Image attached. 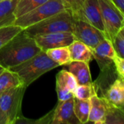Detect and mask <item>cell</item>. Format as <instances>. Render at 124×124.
<instances>
[{
  "label": "cell",
  "instance_id": "1",
  "mask_svg": "<svg viewBox=\"0 0 124 124\" xmlns=\"http://www.w3.org/2000/svg\"><path fill=\"white\" fill-rule=\"evenodd\" d=\"M41 49L23 29L0 48V65L9 69L33 57Z\"/></svg>",
  "mask_w": 124,
  "mask_h": 124
},
{
  "label": "cell",
  "instance_id": "2",
  "mask_svg": "<svg viewBox=\"0 0 124 124\" xmlns=\"http://www.w3.org/2000/svg\"><path fill=\"white\" fill-rule=\"evenodd\" d=\"M58 66L57 63L48 57L46 52L41 50L33 57L9 70L16 73L23 84L28 87L43 74Z\"/></svg>",
  "mask_w": 124,
  "mask_h": 124
},
{
  "label": "cell",
  "instance_id": "3",
  "mask_svg": "<svg viewBox=\"0 0 124 124\" xmlns=\"http://www.w3.org/2000/svg\"><path fill=\"white\" fill-rule=\"evenodd\" d=\"M26 88L23 84L0 93V124H14L20 119Z\"/></svg>",
  "mask_w": 124,
  "mask_h": 124
},
{
  "label": "cell",
  "instance_id": "4",
  "mask_svg": "<svg viewBox=\"0 0 124 124\" xmlns=\"http://www.w3.org/2000/svg\"><path fill=\"white\" fill-rule=\"evenodd\" d=\"M73 17L68 9H65L52 15L37 23L23 29L25 33L31 37L56 32L72 31Z\"/></svg>",
  "mask_w": 124,
  "mask_h": 124
},
{
  "label": "cell",
  "instance_id": "5",
  "mask_svg": "<svg viewBox=\"0 0 124 124\" xmlns=\"http://www.w3.org/2000/svg\"><path fill=\"white\" fill-rule=\"evenodd\" d=\"M65 9L66 7L62 0H47L26 14L15 18L13 25L24 29Z\"/></svg>",
  "mask_w": 124,
  "mask_h": 124
},
{
  "label": "cell",
  "instance_id": "6",
  "mask_svg": "<svg viewBox=\"0 0 124 124\" xmlns=\"http://www.w3.org/2000/svg\"><path fill=\"white\" fill-rule=\"evenodd\" d=\"M105 27V38L112 41L118 31L124 27V13L111 0H98Z\"/></svg>",
  "mask_w": 124,
  "mask_h": 124
},
{
  "label": "cell",
  "instance_id": "7",
  "mask_svg": "<svg viewBox=\"0 0 124 124\" xmlns=\"http://www.w3.org/2000/svg\"><path fill=\"white\" fill-rule=\"evenodd\" d=\"M71 33L73 34L76 40L81 41L92 49L101 41L106 39L101 31L87 22L79 19L73 18Z\"/></svg>",
  "mask_w": 124,
  "mask_h": 124
},
{
  "label": "cell",
  "instance_id": "8",
  "mask_svg": "<svg viewBox=\"0 0 124 124\" xmlns=\"http://www.w3.org/2000/svg\"><path fill=\"white\" fill-rule=\"evenodd\" d=\"M33 38L39 48L44 52L52 48L68 46L76 40L73 34L69 31L41 34Z\"/></svg>",
  "mask_w": 124,
  "mask_h": 124
},
{
  "label": "cell",
  "instance_id": "9",
  "mask_svg": "<svg viewBox=\"0 0 124 124\" xmlns=\"http://www.w3.org/2000/svg\"><path fill=\"white\" fill-rule=\"evenodd\" d=\"M93 58H94L102 71L106 70L113 63V58L116 53L110 41L107 39L101 41L92 49Z\"/></svg>",
  "mask_w": 124,
  "mask_h": 124
},
{
  "label": "cell",
  "instance_id": "10",
  "mask_svg": "<svg viewBox=\"0 0 124 124\" xmlns=\"http://www.w3.org/2000/svg\"><path fill=\"white\" fill-rule=\"evenodd\" d=\"M51 123L53 124H81L73 109V97L58 102Z\"/></svg>",
  "mask_w": 124,
  "mask_h": 124
},
{
  "label": "cell",
  "instance_id": "11",
  "mask_svg": "<svg viewBox=\"0 0 124 124\" xmlns=\"http://www.w3.org/2000/svg\"><path fill=\"white\" fill-rule=\"evenodd\" d=\"M81 20L94 26L105 34V27L98 0H85L81 11Z\"/></svg>",
  "mask_w": 124,
  "mask_h": 124
},
{
  "label": "cell",
  "instance_id": "12",
  "mask_svg": "<svg viewBox=\"0 0 124 124\" xmlns=\"http://www.w3.org/2000/svg\"><path fill=\"white\" fill-rule=\"evenodd\" d=\"M89 121L96 124H105L108 102L104 97H99L97 94L90 99Z\"/></svg>",
  "mask_w": 124,
  "mask_h": 124
},
{
  "label": "cell",
  "instance_id": "13",
  "mask_svg": "<svg viewBox=\"0 0 124 124\" xmlns=\"http://www.w3.org/2000/svg\"><path fill=\"white\" fill-rule=\"evenodd\" d=\"M104 98L107 102L124 110V81L118 78L108 89Z\"/></svg>",
  "mask_w": 124,
  "mask_h": 124
},
{
  "label": "cell",
  "instance_id": "14",
  "mask_svg": "<svg viewBox=\"0 0 124 124\" xmlns=\"http://www.w3.org/2000/svg\"><path fill=\"white\" fill-rule=\"evenodd\" d=\"M68 65V71L73 75L78 85H90L93 84L88 62L71 61Z\"/></svg>",
  "mask_w": 124,
  "mask_h": 124
},
{
  "label": "cell",
  "instance_id": "15",
  "mask_svg": "<svg viewBox=\"0 0 124 124\" xmlns=\"http://www.w3.org/2000/svg\"><path fill=\"white\" fill-rule=\"evenodd\" d=\"M68 49L72 61H82L89 63L93 59L92 49L81 41H73L68 46Z\"/></svg>",
  "mask_w": 124,
  "mask_h": 124
},
{
  "label": "cell",
  "instance_id": "16",
  "mask_svg": "<svg viewBox=\"0 0 124 124\" xmlns=\"http://www.w3.org/2000/svg\"><path fill=\"white\" fill-rule=\"evenodd\" d=\"M19 0H2L0 1V28L13 25L15 17L13 14Z\"/></svg>",
  "mask_w": 124,
  "mask_h": 124
},
{
  "label": "cell",
  "instance_id": "17",
  "mask_svg": "<svg viewBox=\"0 0 124 124\" xmlns=\"http://www.w3.org/2000/svg\"><path fill=\"white\" fill-rule=\"evenodd\" d=\"M20 85L23 83L16 73L5 68L0 73V93Z\"/></svg>",
  "mask_w": 124,
  "mask_h": 124
},
{
  "label": "cell",
  "instance_id": "18",
  "mask_svg": "<svg viewBox=\"0 0 124 124\" xmlns=\"http://www.w3.org/2000/svg\"><path fill=\"white\" fill-rule=\"evenodd\" d=\"M48 57L60 65H68L71 61L70 51L68 46H61L57 48H52L46 51Z\"/></svg>",
  "mask_w": 124,
  "mask_h": 124
},
{
  "label": "cell",
  "instance_id": "19",
  "mask_svg": "<svg viewBox=\"0 0 124 124\" xmlns=\"http://www.w3.org/2000/svg\"><path fill=\"white\" fill-rule=\"evenodd\" d=\"M73 109L76 116L81 124L89 122V114L90 110L89 100H80L73 96Z\"/></svg>",
  "mask_w": 124,
  "mask_h": 124
},
{
  "label": "cell",
  "instance_id": "20",
  "mask_svg": "<svg viewBox=\"0 0 124 124\" xmlns=\"http://www.w3.org/2000/svg\"><path fill=\"white\" fill-rule=\"evenodd\" d=\"M46 1L47 0H19L15 7L13 14L17 18L40 6Z\"/></svg>",
  "mask_w": 124,
  "mask_h": 124
},
{
  "label": "cell",
  "instance_id": "21",
  "mask_svg": "<svg viewBox=\"0 0 124 124\" xmlns=\"http://www.w3.org/2000/svg\"><path fill=\"white\" fill-rule=\"evenodd\" d=\"M56 84L61 85L67 88L73 93L78 86L77 81L73 75L66 70H62L57 74Z\"/></svg>",
  "mask_w": 124,
  "mask_h": 124
},
{
  "label": "cell",
  "instance_id": "22",
  "mask_svg": "<svg viewBox=\"0 0 124 124\" xmlns=\"http://www.w3.org/2000/svg\"><path fill=\"white\" fill-rule=\"evenodd\" d=\"M105 124H124V110L108 102Z\"/></svg>",
  "mask_w": 124,
  "mask_h": 124
},
{
  "label": "cell",
  "instance_id": "23",
  "mask_svg": "<svg viewBox=\"0 0 124 124\" xmlns=\"http://www.w3.org/2000/svg\"><path fill=\"white\" fill-rule=\"evenodd\" d=\"M23 29L15 25H5L0 28V48L7 44L15 35L20 33Z\"/></svg>",
  "mask_w": 124,
  "mask_h": 124
},
{
  "label": "cell",
  "instance_id": "24",
  "mask_svg": "<svg viewBox=\"0 0 124 124\" xmlns=\"http://www.w3.org/2000/svg\"><path fill=\"white\" fill-rule=\"evenodd\" d=\"M97 94L94 84L90 85H78L73 92L75 97L80 100H89Z\"/></svg>",
  "mask_w": 124,
  "mask_h": 124
},
{
  "label": "cell",
  "instance_id": "25",
  "mask_svg": "<svg viewBox=\"0 0 124 124\" xmlns=\"http://www.w3.org/2000/svg\"><path fill=\"white\" fill-rule=\"evenodd\" d=\"M65 5L66 9H68L73 18L81 20V11L85 0H62Z\"/></svg>",
  "mask_w": 124,
  "mask_h": 124
},
{
  "label": "cell",
  "instance_id": "26",
  "mask_svg": "<svg viewBox=\"0 0 124 124\" xmlns=\"http://www.w3.org/2000/svg\"><path fill=\"white\" fill-rule=\"evenodd\" d=\"M111 43L116 54L124 58V27L121 28L113 38Z\"/></svg>",
  "mask_w": 124,
  "mask_h": 124
},
{
  "label": "cell",
  "instance_id": "27",
  "mask_svg": "<svg viewBox=\"0 0 124 124\" xmlns=\"http://www.w3.org/2000/svg\"><path fill=\"white\" fill-rule=\"evenodd\" d=\"M56 89H57L58 100L60 102L67 100L74 96L73 93L72 92H70L69 89H68L67 88H65L61 85L56 84Z\"/></svg>",
  "mask_w": 124,
  "mask_h": 124
},
{
  "label": "cell",
  "instance_id": "28",
  "mask_svg": "<svg viewBox=\"0 0 124 124\" xmlns=\"http://www.w3.org/2000/svg\"><path fill=\"white\" fill-rule=\"evenodd\" d=\"M113 61L118 74V78L124 79V58H121L116 54Z\"/></svg>",
  "mask_w": 124,
  "mask_h": 124
},
{
  "label": "cell",
  "instance_id": "29",
  "mask_svg": "<svg viewBox=\"0 0 124 124\" xmlns=\"http://www.w3.org/2000/svg\"><path fill=\"white\" fill-rule=\"evenodd\" d=\"M111 1L120 9L121 12L124 13V0H111Z\"/></svg>",
  "mask_w": 124,
  "mask_h": 124
},
{
  "label": "cell",
  "instance_id": "30",
  "mask_svg": "<svg viewBox=\"0 0 124 124\" xmlns=\"http://www.w3.org/2000/svg\"><path fill=\"white\" fill-rule=\"evenodd\" d=\"M4 69H5V68H3V67L0 65V73H1Z\"/></svg>",
  "mask_w": 124,
  "mask_h": 124
},
{
  "label": "cell",
  "instance_id": "31",
  "mask_svg": "<svg viewBox=\"0 0 124 124\" xmlns=\"http://www.w3.org/2000/svg\"><path fill=\"white\" fill-rule=\"evenodd\" d=\"M2 1V0H0V1Z\"/></svg>",
  "mask_w": 124,
  "mask_h": 124
}]
</instances>
